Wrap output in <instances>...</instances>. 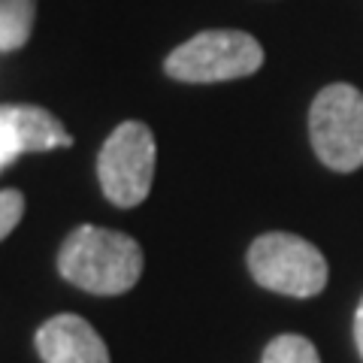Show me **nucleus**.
Instances as JSON below:
<instances>
[{
  "label": "nucleus",
  "mask_w": 363,
  "mask_h": 363,
  "mask_svg": "<svg viewBox=\"0 0 363 363\" xmlns=\"http://www.w3.org/2000/svg\"><path fill=\"white\" fill-rule=\"evenodd\" d=\"M67 145H73V136L49 109L21 104L0 106V169L28 152H52Z\"/></svg>",
  "instance_id": "nucleus-6"
},
{
  "label": "nucleus",
  "mask_w": 363,
  "mask_h": 363,
  "mask_svg": "<svg viewBox=\"0 0 363 363\" xmlns=\"http://www.w3.org/2000/svg\"><path fill=\"white\" fill-rule=\"evenodd\" d=\"M97 176L106 200L121 209L140 206L155 179V136L149 124L121 121L100 149Z\"/></svg>",
  "instance_id": "nucleus-5"
},
{
  "label": "nucleus",
  "mask_w": 363,
  "mask_h": 363,
  "mask_svg": "<svg viewBox=\"0 0 363 363\" xmlns=\"http://www.w3.org/2000/svg\"><path fill=\"white\" fill-rule=\"evenodd\" d=\"M248 269L257 285L288 297H315L327 285V260L294 233H264L248 248Z\"/></svg>",
  "instance_id": "nucleus-4"
},
{
  "label": "nucleus",
  "mask_w": 363,
  "mask_h": 363,
  "mask_svg": "<svg viewBox=\"0 0 363 363\" xmlns=\"http://www.w3.org/2000/svg\"><path fill=\"white\" fill-rule=\"evenodd\" d=\"M260 363H321V357H318V348L306 336L288 333L272 339Z\"/></svg>",
  "instance_id": "nucleus-9"
},
{
  "label": "nucleus",
  "mask_w": 363,
  "mask_h": 363,
  "mask_svg": "<svg viewBox=\"0 0 363 363\" xmlns=\"http://www.w3.org/2000/svg\"><path fill=\"white\" fill-rule=\"evenodd\" d=\"M354 342H357V351L363 357V300L357 306V315H354Z\"/></svg>",
  "instance_id": "nucleus-11"
},
{
  "label": "nucleus",
  "mask_w": 363,
  "mask_h": 363,
  "mask_svg": "<svg viewBox=\"0 0 363 363\" xmlns=\"http://www.w3.org/2000/svg\"><path fill=\"white\" fill-rule=\"evenodd\" d=\"M264 64V45L245 30H203L167 55L164 70L179 82H230Z\"/></svg>",
  "instance_id": "nucleus-2"
},
{
  "label": "nucleus",
  "mask_w": 363,
  "mask_h": 363,
  "mask_svg": "<svg viewBox=\"0 0 363 363\" xmlns=\"http://www.w3.org/2000/svg\"><path fill=\"white\" fill-rule=\"evenodd\" d=\"M21 215H25V197H21V191L16 188L0 191V240H6L16 230Z\"/></svg>",
  "instance_id": "nucleus-10"
},
{
  "label": "nucleus",
  "mask_w": 363,
  "mask_h": 363,
  "mask_svg": "<svg viewBox=\"0 0 363 363\" xmlns=\"http://www.w3.org/2000/svg\"><path fill=\"white\" fill-rule=\"evenodd\" d=\"M58 269L82 291L124 294L143 276V248L128 233L85 224L76 227L61 245Z\"/></svg>",
  "instance_id": "nucleus-1"
},
{
  "label": "nucleus",
  "mask_w": 363,
  "mask_h": 363,
  "mask_svg": "<svg viewBox=\"0 0 363 363\" xmlns=\"http://www.w3.org/2000/svg\"><path fill=\"white\" fill-rule=\"evenodd\" d=\"M37 351L45 363H109L97 330L79 315H55L37 330Z\"/></svg>",
  "instance_id": "nucleus-7"
},
{
  "label": "nucleus",
  "mask_w": 363,
  "mask_h": 363,
  "mask_svg": "<svg viewBox=\"0 0 363 363\" xmlns=\"http://www.w3.org/2000/svg\"><path fill=\"white\" fill-rule=\"evenodd\" d=\"M312 149L324 167L354 173L363 167V91L354 85H327L309 109Z\"/></svg>",
  "instance_id": "nucleus-3"
},
{
  "label": "nucleus",
  "mask_w": 363,
  "mask_h": 363,
  "mask_svg": "<svg viewBox=\"0 0 363 363\" xmlns=\"http://www.w3.org/2000/svg\"><path fill=\"white\" fill-rule=\"evenodd\" d=\"M37 0H0V52H16L30 40Z\"/></svg>",
  "instance_id": "nucleus-8"
}]
</instances>
